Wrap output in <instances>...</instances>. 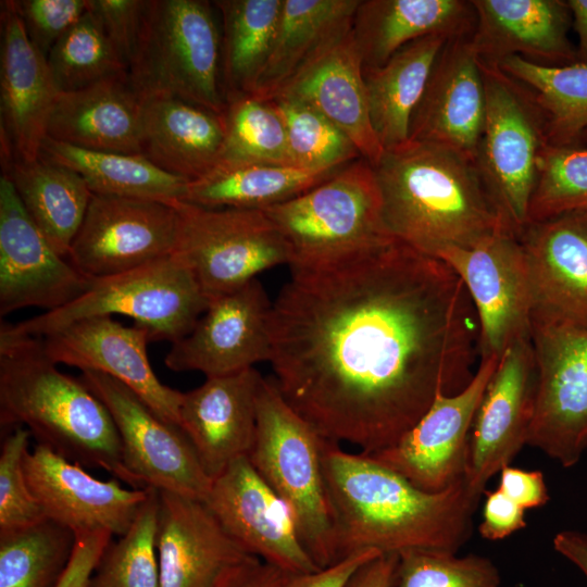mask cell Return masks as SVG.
<instances>
[{"mask_svg":"<svg viewBox=\"0 0 587 587\" xmlns=\"http://www.w3.org/2000/svg\"><path fill=\"white\" fill-rule=\"evenodd\" d=\"M273 378L325 439L372 454L396 444L440 395L473 379L479 326L440 259L394 240L291 267L270 314Z\"/></svg>","mask_w":587,"mask_h":587,"instance_id":"6da1fadb","label":"cell"},{"mask_svg":"<svg viewBox=\"0 0 587 587\" xmlns=\"http://www.w3.org/2000/svg\"><path fill=\"white\" fill-rule=\"evenodd\" d=\"M324 476L336 560L361 550L400 554L413 549L457 553L471 538L479 500L461 478L427 492L371 457L324 438Z\"/></svg>","mask_w":587,"mask_h":587,"instance_id":"7a4b0ae2","label":"cell"},{"mask_svg":"<svg viewBox=\"0 0 587 587\" xmlns=\"http://www.w3.org/2000/svg\"><path fill=\"white\" fill-rule=\"evenodd\" d=\"M373 168L389 234L420 252L437 257L513 229L476 163L454 150L408 140Z\"/></svg>","mask_w":587,"mask_h":587,"instance_id":"3957f363","label":"cell"},{"mask_svg":"<svg viewBox=\"0 0 587 587\" xmlns=\"http://www.w3.org/2000/svg\"><path fill=\"white\" fill-rule=\"evenodd\" d=\"M0 424L24 427L37 440L82 466L107 471L138 488L125 467L121 439L102 401L83 383L60 372L43 337L0 326Z\"/></svg>","mask_w":587,"mask_h":587,"instance_id":"277c9868","label":"cell"},{"mask_svg":"<svg viewBox=\"0 0 587 587\" xmlns=\"http://www.w3.org/2000/svg\"><path fill=\"white\" fill-rule=\"evenodd\" d=\"M263 211L286 243L290 268L333 263L396 240L384 221L373 165L363 158Z\"/></svg>","mask_w":587,"mask_h":587,"instance_id":"5b68a950","label":"cell"},{"mask_svg":"<svg viewBox=\"0 0 587 587\" xmlns=\"http://www.w3.org/2000/svg\"><path fill=\"white\" fill-rule=\"evenodd\" d=\"M324 438L263 377L257 429L248 459L289 508L301 541L321 569L337 562L335 529L323 470Z\"/></svg>","mask_w":587,"mask_h":587,"instance_id":"8992f818","label":"cell"},{"mask_svg":"<svg viewBox=\"0 0 587 587\" xmlns=\"http://www.w3.org/2000/svg\"><path fill=\"white\" fill-rule=\"evenodd\" d=\"M128 76L140 99L177 98L223 115L221 35L210 2L148 0Z\"/></svg>","mask_w":587,"mask_h":587,"instance_id":"52a82bcc","label":"cell"},{"mask_svg":"<svg viewBox=\"0 0 587 587\" xmlns=\"http://www.w3.org/2000/svg\"><path fill=\"white\" fill-rule=\"evenodd\" d=\"M209 302L190 271L171 254L91 279L89 288L67 305L8 324L14 333L45 337L77 320L121 314L146 328L151 341L173 344L192 329Z\"/></svg>","mask_w":587,"mask_h":587,"instance_id":"ba28073f","label":"cell"},{"mask_svg":"<svg viewBox=\"0 0 587 587\" xmlns=\"http://www.w3.org/2000/svg\"><path fill=\"white\" fill-rule=\"evenodd\" d=\"M479 58V57H478ZM485 110L475 163L507 221L526 226L538 164L548 142L533 92L497 63L479 58Z\"/></svg>","mask_w":587,"mask_h":587,"instance_id":"9c48e42d","label":"cell"},{"mask_svg":"<svg viewBox=\"0 0 587 587\" xmlns=\"http://www.w3.org/2000/svg\"><path fill=\"white\" fill-rule=\"evenodd\" d=\"M173 254L210 300L236 290L268 268L289 263L286 243L263 210L205 208L176 200Z\"/></svg>","mask_w":587,"mask_h":587,"instance_id":"30bf717a","label":"cell"},{"mask_svg":"<svg viewBox=\"0 0 587 587\" xmlns=\"http://www.w3.org/2000/svg\"><path fill=\"white\" fill-rule=\"evenodd\" d=\"M79 378L111 414L125 467L138 488L207 499L213 480L179 426L162 419L132 389L105 374L83 371Z\"/></svg>","mask_w":587,"mask_h":587,"instance_id":"8fae6325","label":"cell"},{"mask_svg":"<svg viewBox=\"0 0 587 587\" xmlns=\"http://www.w3.org/2000/svg\"><path fill=\"white\" fill-rule=\"evenodd\" d=\"M436 258L464 284L479 326V359H500L513 344L532 338L529 285L520 234L504 228L467 248Z\"/></svg>","mask_w":587,"mask_h":587,"instance_id":"7c38bea8","label":"cell"},{"mask_svg":"<svg viewBox=\"0 0 587 587\" xmlns=\"http://www.w3.org/2000/svg\"><path fill=\"white\" fill-rule=\"evenodd\" d=\"M536 396L527 446L561 466L587 450V330L533 326Z\"/></svg>","mask_w":587,"mask_h":587,"instance_id":"4fadbf2b","label":"cell"},{"mask_svg":"<svg viewBox=\"0 0 587 587\" xmlns=\"http://www.w3.org/2000/svg\"><path fill=\"white\" fill-rule=\"evenodd\" d=\"M178 213L172 203L92 193L67 259L90 279L173 254Z\"/></svg>","mask_w":587,"mask_h":587,"instance_id":"5bb4252c","label":"cell"},{"mask_svg":"<svg viewBox=\"0 0 587 587\" xmlns=\"http://www.w3.org/2000/svg\"><path fill=\"white\" fill-rule=\"evenodd\" d=\"M498 362L496 357L480 358L464 389L438 396L396 444L366 455L427 492L442 491L463 478L475 413Z\"/></svg>","mask_w":587,"mask_h":587,"instance_id":"9a60e30c","label":"cell"},{"mask_svg":"<svg viewBox=\"0 0 587 587\" xmlns=\"http://www.w3.org/2000/svg\"><path fill=\"white\" fill-rule=\"evenodd\" d=\"M204 502L248 553L289 575L321 569L304 548L289 508L248 457L235 460L213 479Z\"/></svg>","mask_w":587,"mask_h":587,"instance_id":"2e32d148","label":"cell"},{"mask_svg":"<svg viewBox=\"0 0 587 587\" xmlns=\"http://www.w3.org/2000/svg\"><path fill=\"white\" fill-rule=\"evenodd\" d=\"M91 279L59 254L0 178V315L27 307L50 312L76 300Z\"/></svg>","mask_w":587,"mask_h":587,"instance_id":"e0dca14e","label":"cell"},{"mask_svg":"<svg viewBox=\"0 0 587 587\" xmlns=\"http://www.w3.org/2000/svg\"><path fill=\"white\" fill-rule=\"evenodd\" d=\"M271 305L258 278L210 300L192 329L172 344L164 358L166 367L214 377L270 362Z\"/></svg>","mask_w":587,"mask_h":587,"instance_id":"ac0fdd59","label":"cell"},{"mask_svg":"<svg viewBox=\"0 0 587 587\" xmlns=\"http://www.w3.org/2000/svg\"><path fill=\"white\" fill-rule=\"evenodd\" d=\"M536 396L532 338L509 347L499 359L476 410L469 440L465 482L480 499L490 478L527 446Z\"/></svg>","mask_w":587,"mask_h":587,"instance_id":"d6986e66","label":"cell"},{"mask_svg":"<svg viewBox=\"0 0 587 587\" xmlns=\"http://www.w3.org/2000/svg\"><path fill=\"white\" fill-rule=\"evenodd\" d=\"M520 239L533 326L587 330V214L527 224Z\"/></svg>","mask_w":587,"mask_h":587,"instance_id":"ffe728a7","label":"cell"},{"mask_svg":"<svg viewBox=\"0 0 587 587\" xmlns=\"http://www.w3.org/2000/svg\"><path fill=\"white\" fill-rule=\"evenodd\" d=\"M149 332L124 325L112 316H91L43 337L48 357L55 364L105 374L132 389L158 415L179 426L183 392L154 374L147 354Z\"/></svg>","mask_w":587,"mask_h":587,"instance_id":"44dd1931","label":"cell"},{"mask_svg":"<svg viewBox=\"0 0 587 587\" xmlns=\"http://www.w3.org/2000/svg\"><path fill=\"white\" fill-rule=\"evenodd\" d=\"M24 471L46 517L75 535L99 529L124 535L149 489L125 488L115 477L96 478L84 466L39 444L27 451Z\"/></svg>","mask_w":587,"mask_h":587,"instance_id":"7402d4cb","label":"cell"},{"mask_svg":"<svg viewBox=\"0 0 587 587\" xmlns=\"http://www.w3.org/2000/svg\"><path fill=\"white\" fill-rule=\"evenodd\" d=\"M59 91L47 57L29 40L14 2H1V157L38 160Z\"/></svg>","mask_w":587,"mask_h":587,"instance_id":"603a6c76","label":"cell"},{"mask_svg":"<svg viewBox=\"0 0 587 587\" xmlns=\"http://www.w3.org/2000/svg\"><path fill=\"white\" fill-rule=\"evenodd\" d=\"M484 110V80L471 35L450 38L413 113L409 140L442 146L475 162Z\"/></svg>","mask_w":587,"mask_h":587,"instance_id":"cb8c5ba5","label":"cell"},{"mask_svg":"<svg viewBox=\"0 0 587 587\" xmlns=\"http://www.w3.org/2000/svg\"><path fill=\"white\" fill-rule=\"evenodd\" d=\"M262 379L251 367L205 377L203 384L183 392L179 427L212 480L232 462L248 457L253 446Z\"/></svg>","mask_w":587,"mask_h":587,"instance_id":"d4e9b609","label":"cell"},{"mask_svg":"<svg viewBox=\"0 0 587 587\" xmlns=\"http://www.w3.org/2000/svg\"><path fill=\"white\" fill-rule=\"evenodd\" d=\"M160 587H212L248 553L204 501L159 490L155 533Z\"/></svg>","mask_w":587,"mask_h":587,"instance_id":"484cf974","label":"cell"},{"mask_svg":"<svg viewBox=\"0 0 587 587\" xmlns=\"http://www.w3.org/2000/svg\"><path fill=\"white\" fill-rule=\"evenodd\" d=\"M276 97L301 101L322 113L346 133L372 165L383 155L370 118L352 24L324 45Z\"/></svg>","mask_w":587,"mask_h":587,"instance_id":"4316f807","label":"cell"},{"mask_svg":"<svg viewBox=\"0 0 587 587\" xmlns=\"http://www.w3.org/2000/svg\"><path fill=\"white\" fill-rule=\"evenodd\" d=\"M475 26L471 42L485 61L521 57L541 65L577 62L569 32L566 0H471Z\"/></svg>","mask_w":587,"mask_h":587,"instance_id":"83f0119b","label":"cell"},{"mask_svg":"<svg viewBox=\"0 0 587 587\" xmlns=\"http://www.w3.org/2000/svg\"><path fill=\"white\" fill-rule=\"evenodd\" d=\"M46 135L84 149L140 154L141 99L128 73L59 92Z\"/></svg>","mask_w":587,"mask_h":587,"instance_id":"f1b7e54d","label":"cell"},{"mask_svg":"<svg viewBox=\"0 0 587 587\" xmlns=\"http://www.w3.org/2000/svg\"><path fill=\"white\" fill-rule=\"evenodd\" d=\"M225 142L224 116L171 97L141 99V155L188 182L210 173Z\"/></svg>","mask_w":587,"mask_h":587,"instance_id":"f546056e","label":"cell"},{"mask_svg":"<svg viewBox=\"0 0 587 587\" xmlns=\"http://www.w3.org/2000/svg\"><path fill=\"white\" fill-rule=\"evenodd\" d=\"M474 26L475 11L465 0H360L352 20L363 68L384 65L416 39L470 36Z\"/></svg>","mask_w":587,"mask_h":587,"instance_id":"4dcf8cb0","label":"cell"},{"mask_svg":"<svg viewBox=\"0 0 587 587\" xmlns=\"http://www.w3.org/2000/svg\"><path fill=\"white\" fill-rule=\"evenodd\" d=\"M448 39L441 35L416 39L402 47L384 65L363 68L372 127L384 150L409 140L413 113Z\"/></svg>","mask_w":587,"mask_h":587,"instance_id":"1f68e13d","label":"cell"},{"mask_svg":"<svg viewBox=\"0 0 587 587\" xmlns=\"http://www.w3.org/2000/svg\"><path fill=\"white\" fill-rule=\"evenodd\" d=\"M360 0H283L267 61L249 95L272 99L332 38L352 24Z\"/></svg>","mask_w":587,"mask_h":587,"instance_id":"d6a6232c","label":"cell"},{"mask_svg":"<svg viewBox=\"0 0 587 587\" xmlns=\"http://www.w3.org/2000/svg\"><path fill=\"white\" fill-rule=\"evenodd\" d=\"M2 175L52 248L67 258L92 192L74 171L38 158L24 162L1 157Z\"/></svg>","mask_w":587,"mask_h":587,"instance_id":"836d02e7","label":"cell"},{"mask_svg":"<svg viewBox=\"0 0 587 587\" xmlns=\"http://www.w3.org/2000/svg\"><path fill=\"white\" fill-rule=\"evenodd\" d=\"M340 168L311 171L268 163L220 162L203 177L189 182L180 201L205 208L263 210L305 192Z\"/></svg>","mask_w":587,"mask_h":587,"instance_id":"e575fe53","label":"cell"},{"mask_svg":"<svg viewBox=\"0 0 587 587\" xmlns=\"http://www.w3.org/2000/svg\"><path fill=\"white\" fill-rule=\"evenodd\" d=\"M39 159L76 172L95 195L172 203L183 199L189 183L141 154L89 150L49 137L42 141Z\"/></svg>","mask_w":587,"mask_h":587,"instance_id":"d590c367","label":"cell"},{"mask_svg":"<svg viewBox=\"0 0 587 587\" xmlns=\"http://www.w3.org/2000/svg\"><path fill=\"white\" fill-rule=\"evenodd\" d=\"M225 97L250 93L270 55L283 0H217Z\"/></svg>","mask_w":587,"mask_h":587,"instance_id":"8d00e7d4","label":"cell"},{"mask_svg":"<svg viewBox=\"0 0 587 587\" xmlns=\"http://www.w3.org/2000/svg\"><path fill=\"white\" fill-rule=\"evenodd\" d=\"M497 64L533 92L549 145L578 143L587 130V64L541 65L517 55Z\"/></svg>","mask_w":587,"mask_h":587,"instance_id":"74e56055","label":"cell"},{"mask_svg":"<svg viewBox=\"0 0 587 587\" xmlns=\"http://www.w3.org/2000/svg\"><path fill=\"white\" fill-rule=\"evenodd\" d=\"M75 541L70 528L48 517L0 530V587H55Z\"/></svg>","mask_w":587,"mask_h":587,"instance_id":"f35d334b","label":"cell"},{"mask_svg":"<svg viewBox=\"0 0 587 587\" xmlns=\"http://www.w3.org/2000/svg\"><path fill=\"white\" fill-rule=\"evenodd\" d=\"M47 62L59 92L128 73L100 21L87 12L53 45Z\"/></svg>","mask_w":587,"mask_h":587,"instance_id":"ab89813d","label":"cell"},{"mask_svg":"<svg viewBox=\"0 0 587 587\" xmlns=\"http://www.w3.org/2000/svg\"><path fill=\"white\" fill-rule=\"evenodd\" d=\"M266 101L283 120L289 166L328 171L362 158L346 133L312 107L284 97Z\"/></svg>","mask_w":587,"mask_h":587,"instance_id":"60d3db41","label":"cell"},{"mask_svg":"<svg viewBox=\"0 0 587 587\" xmlns=\"http://www.w3.org/2000/svg\"><path fill=\"white\" fill-rule=\"evenodd\" d=\"M159 490L149 487L129 529L102 553L88 587H160L155 533Z\"/></svg>","mask_w":587,"mask_h":587,"instance_id":"b9f144b4","label":"cell"},{"mask_svg":"<svg viewBox=\"0 0 587 587\" xmlns=\"http://www.w3.org/2000/svg\"><path fill=\"white\" fill-rule=\"evenodd\" d=\"M225 101L221 162L288 165L286 129L274 105L249 93L228 95Z\"/></svg>","mask_w":587,"mask_h":587,"instance_id":"7bdbcfd3","label":"cell"},{"mask_svg":"<svg viewBox=\"0 0 587 587\" xmlns=\"http://www.w3.org/2000/svg\"><path fill=\"white\" fill-rule=\"evenodd\" d=\"M571 213L587 214V147L547 145L539 160L526 225Z\"/></svg>","mask_w":587,"mask_h":587,"instance_id":"ee69618b","label":"cell"},{"mask_svg":"<svg viewBox=\"0 0 587 587\" xmlns=\"http://www.w3.org/2000/svg\"><path fill=\"white\" fill-rule=\"evenodd\" d=\"M500 584L497 566L486 557L413 549L398 554L390 587H500Z\"/></svg>","mask_w":587,"mask_h":587,"instance_id":"f6af8a7d","label":"cell"},{"mask_svg":"<svg viewBox=\"0 0 587 587\" xmlns=\"http://www.w3.org/2000/svg\"><path fill=\"white\" fill-rule=\"evenodd\" d=\"M30 436L26 428L14 427L1 444L0 530L25 527L47 519L30 491L24 471Z\"/></svg>","mask_w":587,"mask_h":587,"instance_id":"bcb514c9","label":"cell"},{"mask_svg":"<svg viewBox=\"0 0 587 587\" xmlns=\"http://www.w3.org/2000/svg\"><path fill=\"white\" fill-rule=\"evenodd\" d=\"M13 2L29 40L46 57L53 45L89 8V0H18Z\"/></svg>","mask_w":587,"mask_h":587,"instance_id":"7dc6e473","label":"cell"},{"mask_svg":"<svg viewBox=\"0 0 587 587\" xmlns=\"http://www.w3.org/2000/svg\"><path fill=\"white\" fill-rule=\"evenodd\" d=\"M146 2V0H89V9L100 21L127 72L137 50Z\"/></svg>","mask_w":587,"mask_h":587,"instance_id":"c3c4849f","label":"cell"},{"mask_svg":"<svg viewBox=\"0 0 587 587\" xmlns=\"http://www.w3.org/2000/svg\"><path fill=\"white\" fill-rule=\"evenodd\" d=\"M71 560L55 587H88L93 571L112 541L108 530H93L75 535Z\"/></svg>","mask_w":587,"mask_h":587,"instance_id":"681fc988","label":"cell"},{"mask_svg":"<svg viewBox=\"0 0 587 587\" xmlns=\"http://www.w3.org/2000/svg\"><path fill=\"white\" fill-rule=\"evenodd\" d=\"M482 522L478 532L484 539L498 541L526 527L525 510L498 488L485 491Z\"/></svg>","mask_w":587,"mask_h":587,"instance_id":"f907efd6","label":"cell"},{"mask_svg":"<svg viewBox=\"0 0 587 587\" xmlns=\"http://www.w3.org/2000/svg\"><path fill=\"white\" fill-rule=\"evenodd\" d=\"M498 489L524 510L541 508L549 501L548 487L540 471L507 465L499 472Z\"/></svg>","mask_w":587,"mask_h":587,"instance_id":"816d5d0a","label":"cell"},{"mask_svg":"<svg viewBox=\"0 0 587 587\" xmlns=\"http://www.w3.org/2000/svg\"><path fill=\"white\" fill-rule=\"evenodd\" d=\"M382 554L377 550H361L315 572L289 575L282 587H347L357 571Z\"/></svg>","mask_w":587,"mask_h":587,"instance_id":"f5cc1de1","label":"cell"},{"mask_svg":"<svg viewBox=\"0 0 587 587\" xmlns=\"http://www.w3.org/2000/svg\"><path fill=\"white\" fill-rule=\"evenodd\" d=\"M289 574L251 555L225 570L212 587H282Z\"/></svg>","mask_w":587,"mask_h":587,"instance_id":"db71d44e","label":"cell"},{"mask_svg":"<svg viewBox=\"0 0 587 587\" xmlns=\"http://www.w3.org/2000/svg\"><path fill=\"white\" fill-rule=\"evenodd\" d=\"M398 554L382 553L361 566L347 587H390Z\"/></svg>","mask_w":587,"mask_h":587,"instance_id":"11a10c76","label":"cell"},{"mask_svg":"<svg viewBox=\"0 0 587 587\" xmlns=\"http://www.w3.org/2000/svg\"><path fill=\"white\" fill-rule=\"evenodd\" d=\"M552 542L554 550L577 566L587 578V534L563 529L555 534Z\"/></svg>","mask_w":587,"mask_h":587,"instance_id":"9f6ffc18","label":"cell"},{"mask_svg":"<svg viewBox=\"0 0 587 587\" xmlns=\"http://www.w3.org/2000/svg\"><path fill=\"white\" fill-rule=\"evenodd\" d=\"M572 27L577 36L576 58L577 62L587 64V0H566Z\"/></svg>","mask_w":587,"mask_h":587,"instance_id":"6f0895ef","label":"cell"},{"mask_svg":"<svg viewBox=\"0 0 587 587\" xmlns=\"http://www.w3.org/2000/svg\"><path fill=\"white\" fill-rule=\"evenodd\" d=\"M577 145H583L587 147V130L582 135Z\"/></svg>","mask_w":587,"mask_h":587,"instance_id":"680465c9","label":"cell"}]
</instances>
